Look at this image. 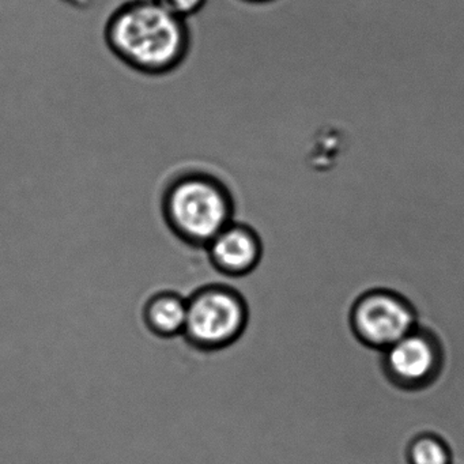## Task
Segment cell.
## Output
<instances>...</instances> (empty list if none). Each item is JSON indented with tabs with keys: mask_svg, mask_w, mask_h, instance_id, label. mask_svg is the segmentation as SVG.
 Instances as JSON below:
<instances>
[{
	"mask_svg": "<svg viewBox=\"0 0 464 464\" xmlns=\"http://www.w3.org/2000/svg\"><path fill=\"white\" fill-rule=\"evenodd\" d=\"M105 40L123 63L149 75L172 72L189 50L186 20L154 0H130L115 10L105 26Z\"/></svg>",
	"mask_w": 464,
	"mask_h": 464,
	"instance_id": "cell-1",
	"label": "cell"
},
{
	"mask_svg": "<svg viewBox=\"0 0 464 464\" xmlns=\"http://www.w3.org/2000/svg\"><path fill=\"white\" fill-rule=\"evenodd\" d=\"M167 224L186 243L208 246L232 224V195L221 180L202 172L179 176L168 186L162 199Z\"/></svg>",
	"mask_w": 464,
	"mask_h": 464,
	"instance_id": "cell-2",
	"label": "cell"
},
{
	"mask_svg": "<svg viewBox=\"0 0 464 464\" xmlns=\"http://www.w3.org/2000/svg\"><path fill=\"white\" fill-rule=\"evenodd\" d=\"M248 324V306L240 293L224 285H210L187 300L183 335L188 343L205 352L235 343Z\"/></svg>",
	"mask_w": 464,
	"mask_h": 464,
	"instance_id": "cell-3",
	"label": "cell"
},
{
	"mask_svg": "<svg viewBox=\"0 0 464 464\" xmlns=\"http://www.w3.org/2000/svg\"><path fill=\"white\" fill-rule=\"evenodd\" d=\"M349 323L358 342L382 353L417 327L418 314L409 298L380 287L362 293L354 301Z\"/></svg>",
	"mask_w": 464,
	"mask_h": 464,
	"instance_id": "cell-4",
	"label": "cell"
},
{
	"mask_svg": "<svg viewBox=\"0 0 464 464\" xmlns=\"http://www.w3.org/2000/svg\"><path fill=\"white\" fill-rule=\"evenodd\" d=\"M445 352L434 331L418 324L382 352V373L393 387L407 392L426 390L441 376Z\"/></svg>",
	"mask_w": 464,
	"mask_h": 464,
	"instance_id": "cell-5",
	"label": "cell"
},
{
	"mask_svg": "<svg viewBox=\"0 0 464 464\" xmlns=\"http://www.w3.org/2000/svg\"><path fill=\"white\" fill-rule=\"evenodd\" d=\"M211 265L227 276H248L262 260L263 244L256 230L232 222L206 246Z\"/></svg>",
	"mask_w": 464,
	"mask_h": 464,
	"instance_id": "cell-6",
	"label": "cell"
},
{
	"mask_svg": "<svg viewBox=\"0 0 464 464\" xmlns=\"http://www.w3.org/2000/svg\"><path fill=\"white\" fill-rule=\"evenodd\" d=\"M146 327L160 338L183 335L187 323V300L178 293L154 295L143 309Z\"/></svg>",
	"mask_w": 464,
	"mask_h": 464,
	"instance_id": "cell-7",
	"label": "cell"
},
{
	"mask_svg": "<svg viewBox=\"0 0 464 464\" xmlns=\"http://www.w3.org/2000/svg\"><path fill=\"white\" fill-rule=\"evenodd\" d=\"M406 458L409 464H450L452 452L450 445L436 433H420L410 440Z\"/></svg>",
	"mask_w": 464,
	"mask_h": 464,
	"instance_id": "cell-8",
	"label": "cell"
},
{
	"mask_svg": "<svg viewBox=\"0 0 464 464\" xmlns=\"http://www.w3.org/2000/svg\"><path fill=\"white\" fill-rule=\"evenodd\" d=\"M154 2L172 14L178 15L181 20H187L197 14L208 4V0H154Z\"/></svg>",
	"mask_w": 464,
	"mask_h": 464,
	"instance_id": "cell-9",
	"label": "cell"
},
{
	"mask_svg": "<svg viewBox=\"0 0 464 464\" xmlns=\"http://www.w3.org/2000/svg\"><path fill=\"white\" fill-rule=\"evenodd\" d=\"M246 2H251V4H268V2H273V0H246Z\"/></svg>",
	"mask_w": 464,
	"mask_h": 464,
	"instance_id": "cell-10",
	"label": "cell"
}]
</instances>
